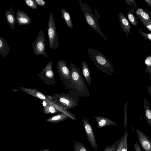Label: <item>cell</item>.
Listing matches in <instances>:
<instances>
[{"label":"cell","mask_w":151,"mask_h":151,"mask_svg":"<svg viewBox=\"0 0 151 151\" xmlns=\"http://www.w3.org/2000/svg\"><path fill=\"white\" fill-rule=\"evenodd\" d=\"M69 69L72 86L68 92L78 97H88L89 92L80 69L72 63H70Z\"/></svg>","instance_id":"cell-1"},{"label":"cell","mask_w":151,"mask_h":151,"mask_svg":"<svg viewBox=\"0 0 151 151\" xmlns=\"http://www.w3.org/2000/svg\"><path fill=\"white\" fill-rule=\"evenodd\" d=\"M87 53L89 58L99 70L107 75H112L115 73L113 65L103 54L92 48H88Z\"/></svg>","instance_id":"cell-2"},{"label":"cell","mask_w":151,"mask_h":151,"mask_svg":"<svg viewBox=\"0 0 151 151\" xmlns=\"http://www.w3.org/2000/svg\"><path fill=\"white\" fill-rule=\"evenodd\" d=\"M52 96L50 100L66 110L68 111L78 106V97L70 93H56Z\"/></svg>","instance_id":"cell-3"},{"label":"cell","mask_w":151,"mask_h":151,"mask_svg":"<svg viewBox=\"0 0 151 151\" xmlns=\"http://www.w3.org/2000/svg\"><path fill=\"white\" fill-rule=\"evenodd\" d=\"M79 4L88 24L99 33L106 42H109L108 40L106 38L102 32L99 27L97 19L93 13L89 6L82 0H79Z\"/></svg>","instance_id":"cell-4"},{"label":"cell","mask_w":151,"mask_h":151,"mask_svg":"<svg viewBox=\"0 0 151 151\" xmlns=\"http://www.w3.org/2000/svg\"><path fill=\"white\" fill-rule=\"evenodd\" d=\"M47 29L49 47L50 48L56 49L59 45V38L57 35L54 20L51 12L49 14Z\"/></svg>","instance_id":"cell-5"},{"label":"cell","mask_w":151,"mask_h":151,"mask_svg":"<svg viewBox=\"0 0 151 151\" xmlns=\"http://www.w3.org/2000/svg\"><path fill=\"white\" fill-rule=\"evenodd\" d=\"M60 79L62 81L63 84L66 88L71 89L72 84L69 69L66 65V62L63 60H59L57 65Z\"/></svg>","instance_id":"cell-6"},{"label":"cell","mask_w":151,"mask_h":151,"mask_svg":"<svg viewBox=\"0 0 151 151\" xmlns=\"http://www.w3.org/2000/svg\"><path fill=\"white\" fill-rule=\"evenodd\" d=\"M42 28L40 31L34 42L32 44V48L36 56L42 55L47 57V54L46 52L45 36Z\"/></svg>","instance_id":"cell-7"},{"label":"cell","mask_w":151,"mask_h":151,"mask_svg":"<svg viewBox=\"0 0 151 151\" xmlns=\"http://www.w3.org/2000/svg\"><path fill=\"white\" fill-rule=\"evenodd\" d=\"M52 61H50L42 70L39 75L45 84L54 85L55 83V75L52 69Z\"/></svg>","instance_id":"cell-8"},{"label":"cell","mask_w":151,"mask_h":151,"mask_svg":"<svg viewBox=\"0 0 151 151\" xmlns=\"http://www.w3.org/2000/svg\"><path fill=\"white\" fill-rule=\"evenodd\" d=\"M82 122L88 142L93 149L95 150H97L96 141L92 127L87 119L84 117L82 120Z\"/></svg>","instance_id":"cell-9"},{"label":"cell","mask_w":151,"mask_h":151,"mask_svg":"<svg viewBox=\"0 0 151 151\" xmlns=\"http://www.w3.org/2000/svg\"><path fill=\"white\" fill-rule=\"evenodd\" d=\"M136 133L139 142L144 151H151V140L146 134L137 129Z\"/></svg>","instance_id":"cell-10"},{"label":"cell","mask_w":151,"mask_h":151,"mask_svg":"<svg viewBox=\"0 0 151 151\" xmlns=\"http://www.w3.org/2000/svg\"><path fill=\"white\" fill-rule=\"evenodd\" d=\"M16 21L20 25H27L32 22L30 17L24 11L19 10L16 13Z\"/></svg>","instance_id":"cell-11"},{"label":"cell","mask_w":151,"mask_h":151,"mask_svg":"<svg viewBox=\"0 0 151 151\" xmlns=\"http://www.w3.org/2000/svg\"><path fill=\"white\" fill-rule=\"evenodd\" d=\"M94 118L97 124V127L99 129H101L107 126H118L116 122L106 117L96 116H94Z\"/></svg>","instance_id":"cell-12"},{"label":"cell","mask_w":151,"mask_h":151,"mask_svg":"<svg viewBox=\"0 0 151 151\" xmlns=\"http://www.w3.org/2000/svg\"><path fill=\"white\" fill-rule=\"evenodd\" d=\"M11 8L7 9L5 13V16L9 26L12 29L15 28L16 18L14 11L13 7L11 6Z\"/></svg>","instance_id":"cell-13"},{"label":"cell","mask_w":151,"mask_h":151,"mask_svg":"<svg viewBox=\"0 0 151 151\" xmlns=\"http://www.w3.org/2000/svg\"><path fill=\"white\" fill-rule=\"evenodd\" d=\"M118 18L120 24L123 31L128 36V34L130 33L131 27L127 17L121 12L118 14Z\"/></svg>","instance_id":"cell-14"},{"label":"cell","mask_w":151,"mask_h":151,"mask_svg":"<svg viewBox=\"0 0 151 151\" xmlns=\"http://www.w3.org/2000/svg\"><path fill=\"white\" fill-rule=\"evenodd\" d=\"M19 88L22 91L40 99L45 100L47 99L42 93L36 89L27 88L23 87H19Z\"/></svg>","instance_id":"cell-15"},{"label":"cell","mask_w":151,"mask_h":151,"mask_svg":"<svg viewBox=\"0 0 151 151\" xmlns=\"http://www.w3.org/2000/svg\"><path fill=\"white\" fill-rule=\"evenodd\" d=\"M144 111L146 122L151 128V108L145 97L144 99Z\"/></svg>","instance_id":"cell-16"},{"label":"cell","mask_w":151,"mask_h":151,"mask_svg":"<svg viewBox=\"0 0 151 151\" xmlns=\"http://www.w3.org/2000/svg\"><path fill=\"white\" fill-rule=\"evenodd\" d=\"M82 72L87 83L91 86L92 83L90 71L88 65L84 60L83 61L82 63Z\"/></svg>","instance_id":"cell-17"},{"label":"cell","mask_w":151,"mask_h":151,"mask_svg":"<svg viewBox=\"0 0 151 151\" xmlns=\"http://www.w3.org/2000/svg\"><path fill=\"white\" fill-rule=\"evenodd\" d=\"M47 99V98L43 101L42 104L44 106L43 110V112L46 114H51L60 112L55 107L49 103Z\"/></svg>","instance_id":"cell-18"},{"label":"cell","mask_w":151,"mask_h":151,"mask_svg":"<svg viewBox=\"0 0 151 151\" xmlns=\"http://www.w3.org/2000/svg\"><path fill=\"white\" fill-rule=\"evenodd\" d=\"M69 118L66 115L61 113L48 118L46 120L49 123L57 124L64 121Z\"/></svg>","instance_id":"cell-19"},{"label":"cell","mask_w":151,"mask_h":151,"mask_svg":"<svg viewBox=\"0 0 151 151\" xmlns=\"http://www.w3.org/2000/svg\"><path fill=\"white\" fill-rule=\"evenodd\" d=\"M10 47L6 40L1 36L0 37V54L5 57L9 52Z\"/></svg>","instance_id":"cell-20"},{"label":"cell","mask_w":151,"mask_h":151,"mask_svg":"<svg viewBox=\"0 0 151 151\" xmlns=\"http://www.w3.org/2000/svg\"><path fill=\"white\" fill-rule=\"evenodd\" d=\"M62 15L61 17L64 20L68 26L71 29L73 28V24L70 15L68 12L63 8L61 9Z\"/></svg>","instance_id":"cell-21"},{"label":"cell","mask_w":151,"mask_h":151,"mask_svg":"<svg viewBox=\"0 0 151 151\" xmlns=\"http://www.w3.org/2000/svg\"><path fill=\"white\" fill-rule=\"evenodd\" d=\"M128 19L130 22L134 27L138 26V22L134 14V9L132 10H129L127 13Z\"/></svg>","instance_id":"cell-22"},{"label":"cell","mask_w":151,"mask_h":151,"mask_svg":"<svg viewBox=\"0 0 151 151\" xmlns=\"http://www.w3.org/2000/svg\"><path fill=\"white\" fill-rule=\"evenodd\" d=\"M74 142V151H88L83 143L76 140H75Z\"/></svg>","instance_id":"cell-23"},{"label":"cell","mask_w":151,"mask_h":151,"mask_svg":"<svg viewBox=\"0 0 151 151\" xmlns=\"http://www.w3.org/2000/svg\"><path fill=\"white\" fill-rule=\"evenodd\" d=\"M124 137V135L120 139L117 140L111 146H107L103 151H115L118 145Z\"/></svg>","instance_id":"cell-24"},{"label":"cell","mask_w":151,"mask_h":151,"mask_svg":"<svg viewBox=\"0 0 151 151\" xmlns=\"http://www.w3.org/2000/svg\"><path fill=\"white\" fill-rule=\"evenodd\" d=\"M128 101L125 103L124 109V127L125 132L127 131L126 128L127 126V106Z\"/></svg>","instance_id":"cell-25"},{"label":"cell","mask_w":151,"mask_h":151,"mask_svg":"<svg viewBox=\"0 0 151 151\" xmlns=\"http://www.w3.org/2000/svg\"><path fill=\"white\" fill-rule=\"evenodd\" d=\"M24 1L30 8L34 9H37V4L35 0H24Z\"/></svg>","instance_id":"cell-26"},{"label":"cell","mask_w":151,"mask_h":151,"mask_svg":"<svg viewBox=\"0 0 151 151\" xmlns=\"http://www.w3.org/2000/svg\"><path fill=\"white\" fill-rule=\"evenodd\" d=\"M149 12H145L144 10V11L139 16V18L146 21L149 20L151 18V14Z\"/></svg>","instance_id":"cell-27"},{"label":"cell","mask_w":151,"mask_h":151,"mask_svg":"<svg viewBox=\"0 0 151 151\" xmlns=\"http://www.w3.org/2000/svg\"><path fill=\"white\" fill-rule=\"evenodd\" d=\"M144 26L151 32V18L149 20L146 21L141 18H139Z\"/></svg>","instance_id":"cell-28"},{"label":"cell","mask_w":151,"mask_h":151,"mask_svg":"<svg viewBox=\"0 0 151 151\" xmlns=\"http://www.w3.org/2000/svg\"><path fill=\"white\" fill-rule=\"evenodd\" d=\"M124 143L121 151H127L128 147L127 144L128 132L127 131L125 132Z\"/></svg>","instance_id":"cell-29"},{"label":"cell","mask_w":151,"mask_h":151,"mask_svg":"<svg viewBox=\"0 0 151 151\" xmlns=\"http://www.w3.org/2000/svg\"><path fill=\"white\" fill-rule=\"evenodd\" d=\"M138 31L142 36L151 42V33H147L140 29H139Z\"/></svg>","instance_id":"cell-30"},{"label":"cell","mask_w":151,"mask_h":151,"mask_svg":"<svg viewBox=\"0 0 151 151\" xmlns=\"http://www.w3.org/2000/svg\"><path fill=\"white\" fill-rule=\"evenodd\" d=\"M124 135L122 140L118 144L115 151H121L124 143Z\"/></svg>","instance_id":"cell-31"},{"label":"cell","mask_w":151,"mask_h":151,"mask_svg":"<svg viewBox=\"0 0 151 151\" xmlns=\"http://www.w3.org/2000/svg\"><path fill=\"white\" fill-rule=\"evenodd\" d=\"M145 63L147 66L146 68H147L151 67V56H149L146 58Z\"/></svg>","instance_id":"cell-32"},{"label":"cell","mask_w":151,"mask_h":151,"mask_svg":"<svg viewBox=\"0 0 151 151\" xmlns=\"http://www.w3.org/2000/svg\"><path fill=\"white\" fill-rule=\"evenodd\" d=\"M37 5L42 6H46V4L45 1L43 0H35Z\"/></svg>","instance_id":"cell-33"},{"label":"cell","mask_w":151,"mask_h":151,"mask_svg":"<svg viewBox=\"0 0 151 151\" xmlns=\"http://www.w3.org/2000/svg\"><path fill=\"white\" fill-rule=\"evenodd\" d=\"M134 147L136 151H142L140 147L137 142L134 144Z\"/></svg>","instance_id":"cell-34"},{"label":"cell","mask_w":151,"mask_h":151,"mask_svg":"<svg viewBox=\"0 0 151 151\" xmlns=\"http://www.w3.org/2000/svg\"><path fill=\"white\" fill-rule=\"evenodd\" d=\"M144 11V10L141 8H138L135 12L136 14L137 15L140 16L141 13Z\"/></svg>","instance_id":"cell-35"},{"label":"cell","mask_w":151,"mask_h":151,"mask_svg":"<svg viewBox=\"0 0 151 151\" xmlns=\"http://www.w3.org/2000/svg\"><path fill=\"white\" fill-rule=\"evenodd\" d=\"M147 90L151 99V86H147Z\"/></svg>","instance_id":"cell-36"},{"label":"cell","mask_w":151,"mask_h":151,"mask_svg":"<svg viewBox=\"0 0 151 151\" xmlns=\"http://www.w3.org/2000/svg\"><path fill=\"white\" fill-rule=\"evenodd\" d=\"M144 1L151 7V0H144Z\"/></svg>","instance_id":"cell-37"},{"label":"cell","mask_w":151,"mask_h":151,"mask_svg":"<svg viewBox=\"0 0 151 151\" xmlns=\"http://www.w3.org/2000/svg\"><path fill=\"white\" fill-rule=\"evenodd\" d=\"M151 71V67L150 68H145V72L146 73H149V72H150Z\"/></svg>","instance_id":"cell-38"},{"label":"cell","mask_w":151,"mask_h":151,"mask_svg":"<svg viewBox=\"0 0 151 151\" xmlns=\"http://www.w3.org/2000/svg\"><path fill=\"white\" fill-rule=\"evenodd\" d=\"M148 73H149V76H150V81L151 84V71L149 72Z\"/></svg>","instance_id":"cell-39"},{"label":"cell","mask_w":151,"mask_h":151,"mask_svg":"<svg viewBox=\"0 0 151 151\" xmlns=\"http://www.w3.org/2000/svg\"><path fill=\"white\" fill-rule=\"evenodd\" d=\"M40 151H50V150H48V149H45L42 150H40Z\"/></svg>","instance_id":"cell-40"}]
</instances>
